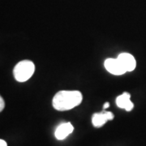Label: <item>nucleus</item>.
<instances>
[{
  "label": "nucleus",
  "instance_id": "7ed1b4c3",
  "mask_svg": "<svg viewBox=\"0 0 146 146\" xmlns=\"http://www.w3.org/2000/svg\"><path fill=\"white\" fill-rule=\"evenodd\" d=\"M104 66L107 72L115 76H121L127 72L118 58H107L105 61Z\"/></svg>",
  "mask_w": 146,
  "mask_h": 146
},
{
  "label": "nucleus",
  "instance_id": "6e6552de",
  "mask_svg": "<svg viewBox=\"0 0 146 146\" xmlns=\"http://www.w3.org/2000/svg\"><path fill=\"white\" fill-rule=\"evenodd\" d=\"M5 107V102H4V100L3 98L0 96V112L3 111V110L4 109Z\"/></svg>",
  "mask_w": 146,
  "mask_h": 146
},
{
  "label": "nucleus",
  "instance_id": "f257e3e1",
  "mask_svg": "<svg viewBox=\"0 0 146 146\" xmlns=\"http://www.w3.org/2000/svg\"><path fill=\"white\" fill-rule=\"evenodd\" d=\"M82 94L76 90H62L54 95L52 100L54 108L58 111L69 110L81 103Z\"/></svg>",
  "mask_w": 146,
  "mask_h": 146
},
{
  "label": "nucleus",
  "instance_id": "0eeeda50",
  "mask_svg": "<svg viewBox=\"0 0 146 146\" xmlns=\"http://www.w3.org/2000/svg\"><path fill=\"white\" fill-rule=\"evenodd\" d=\"M116 105L121 108L124 109L127 111H131L134 107L133 102L131 101V95L128 93H123V94L119 95L116 98Z\"/></svg>",
  "mask_w": 146,
  "mask_h": 146
},
{
  "label": "nucleus",
  "instance_id": "1a4fd4ad",
  "mask_svg": "<svg viewBox=\"0 0 146 146\" xmlns=\"http://www.w3.org/2000/svg\"><path fill=\"white\" fill-rule=\"evenodd\" d=\"M0 146H7V142L3 140H0Z\"/></svg>",
  "mask_w": 146,
  "mask_h": 146
},
{
  "label": "nucleus",
  "instance_id": "20e7f679",
  "mask_svg": "<svg viewBox=\"0 0 146 146\" xmlns=\"http://www.w3.org/2000/svg\"><path fill=\"white\" fill-rule=\"evenodd\" d=\"M115 115L110 111H106L103 110L100 113H95L92 117V123L95 127H101L103 126L110 120H112L114 119Z\"/></svg>",
  "mask_w": 146,
  "mask_h": 146
},
{
  "label": "nucleus",
  "instance_id": "9d476101",
  "mask_svg": "<svg viewBox=\"0 0 146 146\" xmlns=\"http://www.w3.org/2000/svg\"><path fill=\"white\" fill-rule=\"evenodd\" d=\"M110 106V104H109V102H106L104 105H103V109L106 110V109H107L108 107Z\"/></svg>",
  "mask_w": 146,
  "mask_h": 146
},
{
  "label": "nucleus",
  "instance_id": "39448f33",
  "mask_svg": "<svg viewBox=\"0 0 146 146\" xmlns=\"http://www.w3.org/2000/svg\"><path fill=\"white\" fill-rule=\"evenodd\" d=\"M126 72H132L136 66V59L129 53H121L117 58Z\"/></svg>",
  "mask_w": 146,
  "mask_h": 146
},
{
  "label": "nucleus",
  "instance_id": "f03ea898",
  "mask_svg": "<svg viewBox=\"0 0 146 146\" xmlns=\"http://www.w3.org/2000/svg\"><path fill=\"white\" fill-rule=\"evenodd\" d=\"M35 72V65L30 60H22L17 63L13 70L14 76L19 82H25L31 78Z\"/></svg>",
  "mask_w": 146,
  "mask_h": 146
},
{
  "label": "nucleus",
  "instance_id": "423d86ee",
  "mask_svg": "<svg viewBox=\"0 0 146 146\" xmlns=\"http://www.w3.org/2000/svg\"><path fill=\"white\" fill-rule=\"evenodd\" d=\"M74 131V127L71 123H63L62 124L58 126V127L55 130L54 132V136L56 137V139L58 141H62L64 140L65 138H67L71 133H72Z\"/></svg>",
  "mask_w": 146,
  "mask_h": 146
}]
</instances>
